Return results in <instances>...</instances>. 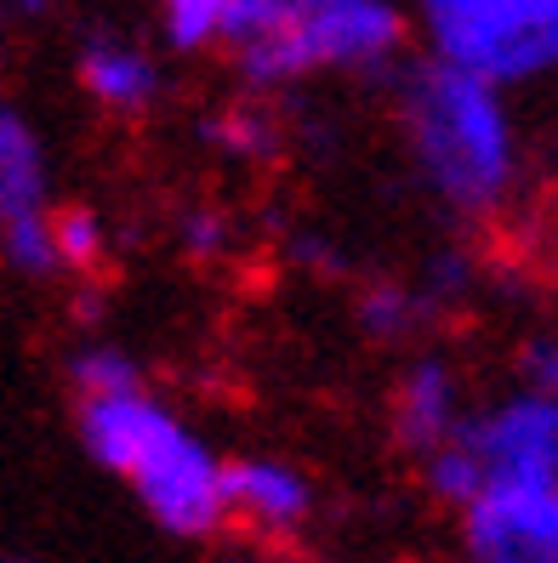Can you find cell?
Wrapping results in <instances>:
<instances>
[{
  "label": "cell",
  "mask_w": 558,
  "mask_h": 563,
  "mask_svg": "<svg viewBox=\"0 0 558 563\" xmlns=\"http://www.w3.org/2000/svg\"><path fill=\"white\" fill-rule=\"evenodd\" d=\"M80 444L172 536H217L228 523V461L154 399L149 387L80 399Z\"/></svg>",
  "instance_id": "obj_1"
},
{
  "label": "cell",
  "mask_w": 558,
  "mask_h": 563,
  "mask_svg": "<svg viewBox=\"0 0 558 563\" xmlns=\"http://www.w3.org/2000/svg\"><path fill=\"white\" fill-rule=\"evenodd\" d=\"M400 120L416 172L450 211L490 217L518 188V131L490 86L445 57H416L400 86Z\"/></svg>",
  "instance_id": "obj_2"
},
{
  "label": "cell",
  "mask_w": 558,
  "mask_h": 563,
  "mask_svg": "<svg viewBox=\"0 0 558 563\" xmlns=\"http://www.w3.org/2000/svg\"><path fill=\"white\" fill-rule=\"evenodd\" d=\"M405 46L393 0H234L222 52L251 86H285L319 69H376Z\"/></svg>",
  "instance_id": "obj_3"
},
{
  "label": "cell",
  "mask_w": 558,
  "mask_h": 563,
  "mask_svg": "<svg viewBox=\"0 0 558 563\" xmlns=\"http://www.w3.org/2000/svg\"><path fill=\"white\" fill-rule=\"evenodd\" d=\"M422 484L450 512H462L484 484H558V399L524 382L473 410L445 450L422 455Z\"/></svg>",
  "instance_id": "obj_4"
},
{
  "label": "cell",
  "mask_w": 558,
  "mask_h": 563,
  "mask_svg": "<svg viewBox=\"0 0 558 563\" xmlns=\"http://www.w3.org/2000/svg\"><path fill=\"white\" fill-rule=\"evenodd\" d=\"M434 57L490 86H530L558 69V0H416Z\"/></svg>",
  "instance_id": "obj_5"
},
{
  "label": "cell",
  "mask_w": 558,
  "mask_h": 563,
  "mask_svg": "<svg viewBox=\"0 0 558 563\" xmlns=\"http://www.w3.org/2000/svg\"><path fill=\"white\" fill-rule=\"evenodd\" d=\"M456 518L468 563H558V484H484Z\"/></svg>",
  "instance_id": "obj_6"
},
{
  "label": "cell",
  "mask_w": 558,
  "mask_h": 563,
  "mask_svg": "<svg viewBox=\"0 0 558 563\" xmlns=\"http://www.w3.org/2000/svg\"><path fill=\"white\" fill-rule=\"evenodd\" d=\"M468 387L462 376L450 371L445 358H416L411 371L400 376V387H393V433H400V444L422 461L445 450L456 433L468 427Z\"/></svg>",
  "instance_id": "obj_7"
},
{
  "label": "cell",
  "mask_w": 558,
  "mask_h": 563,
  "mask_svg": "<svg viewBox=\"0 0 558 563\" xmlns=\"http://www.w3.org/2000/svg\"><path fill=\"white\" fill-rule=\"evenodd\" d=\"M314 512V484L274 455L228 461V518H240L256 536H291Z\"/></svg>",
  "instance_id": "obj_8"
},
{
  "label": "cell",
  "mask_w": 558,
  "mask_h": 563,
  "mask_svg": "<svg viewBox=\"0 0 558 563\" xmlns=\"http://www.w3.org/2000/svg\"><path fill=\"white\" fill-rule=\"evenodd\" d=\"M80 86L97 109L114 114H143L160 97V63L143 41L114 35V29H97L80 41Z\"/></svg>",
  "instance_id": "obj_9"
},
{
  "label": "cell",
  "mask_w": 558,
  "mask_h": 563,
  "mask_svg": "<svg viewBox=\"0 0 558 563\" xmlns=\"http://www.w3.org/2000/svg\"><path fill=\"white\" fill-rule=\"evenodd\" d=\"M46 206V148L18 103L0 97V222Z\"/></svg>",
  "instance_id": "obj_10"
},
{
  "label": "cell",
  "mask_w": 558,
  "mask_h": 563,
  "mask_svg": "<svg viewBox=\"0 0 558 563\" xmlns=\"http://www.w3.org/2000/svg\"><path fill=\"white\" fill-rule=\"evenodd\" d=\"M0 256L7 268L23 279H46L52 268H63V251H57V211H23L0 222Z\"/></svg>",
  "instance_id": "obj_11"
},
{
  "label": "cell",
  "mask_w": 558,
  "mask_h": 563,
  "mask_svg": "<svg viewBox=\"0 0 558 563\" xmlns=\"http://www.w3.org/2000/svg\"><path fill=\"white\" fill-rule=\"evenodd\" d=\"M234 0H160V18H166V41L177 52H211L222 46V23Z\"/></svg>",
  "instance_id": "obj_12"
},
{
  "label": "cell",
  "mask_w": 558,
  "mask_h": 563,
  "mask_svg": "<svg viewBox=\"0 0 558 563\" xmlns=\"http://www.w3.org/2000/svg\"><path fill=\"white\" fill-rule=\"evenodd\" d=\"M359 319H365L371 336H405V330H416L422 319H428V302H422L416 285H371L365 296H359Z\"/></svg>",
  "instance_id": "obj_13"
},
{
  "label": "cell",
  "mask_w": 558,
  "mask_h": 563,
  "mask_svg": "<svg viewBox=\"0 0 558 563\" xmlns=\"http://www.w3.org/2000/svg\"><path fill=\"white\" fill-rule=\"evenodd\" d=\"M69 382H75V399H97V393L143 387V371H138V358L120 353V347H86L69 364Z\"/></svg>",
  "instance_id": "obj_14"
},
{
  "label": "cell",
  "mask_w": 558,
  "mask_h": 563,
  "mask_svg": "<svg viewBox=\"0 0 558 563\" xmlns=\"http://www.w3.org/2000/svg\"><path fill=\"white\" fill-rule=\"evenodd\" d=\"M103 222H97V211L86 206H69V211H57V251H63V268H75V274H91L97 262H103Z\"/></svg>",
  "instance_id": "obj_15"
},
{
  "label": "cell",
  "mask_w": 558,
  "mask_h": 563,
  "mask_svg": "<svg viewBox=\"0 0 558 563\" xmlns=\"http://www.w3.org/2000/svg\"><path fill=\"white\" fill-rule=\"evenodd\" d=\"M206 137H211L217 148H234V154H256L262 143H274V125L262 120V114H251V109H234V114L211 120V125H206Z\"/></svg>",
  "instance_id": "obj_16"
},
{
  "label": "cell",
  "mask_w": 558,
  "mask_h": 563,
  "mask_svg": "<svg viewBox=\"0 0 558 563\" xmlns=\"http://www.w3.org/2000/svg\"><path fill=\"white\" fill-rule=\"evenodd\" d=\"M524 382L547 387L558 399V330H547V336H536L530 347H524Z\"/></svg>",
  "instance_id": "obj_17"
},
{
  "label": "cell",
  "mask_w": 558,
  "mask_h": 563,
  "mask_svg": "<svg viewBox=\"0 0 558 563\" xmlns=\"http://www.w3.org/2000/svg\"><path fill=\"white\" fill-rule=\"evenodd\" d=\"M222 234H228V228H222L217 211H194V217L183 222V245H188L194 256H217V251H222Z\"/></svg>",
  "instance_id": "obj_18"
},
{
  "label": "cell",
  "mask_w": 558,
  "mask_h": 563,
  "mask_svg": "<svg viewBox=\"0 0 558 563\" xmlns=\"http://www.w3.org/2000/svg\"><path fill=\"white\" fill-rule=\"evenodd\" d=\"M46 7H52V0H0V18H35Z\"/></svg>",
  "instance_id": "obj_19"
},
{
  "label": "cell",
  "mask_w": 558,
  "mask_h": 563,
  "mask_svg": "<svg viewBox=\"0 0 558 563\" xmlns=\"http://www.w3.org/2000/svg\"><path fill=\"white\" fill-rule=\"evenodd\" d=\"M7 563H18V558H7Z\"/></svg>",
  "instance_id": "obj_20"
}]
</instances>
